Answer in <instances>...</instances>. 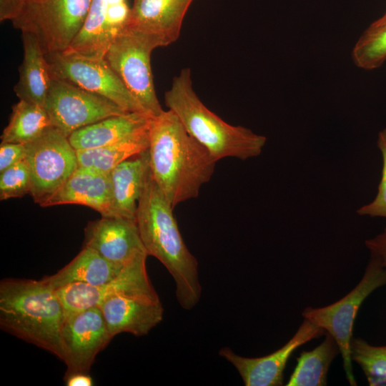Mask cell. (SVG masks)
Returning a JSON list of instances; mask_svg holds the SVG:
<instances>
[{
	"label": "cell",
	"instance_id": "9a60e30c",
	"mask_svg": "<svg viewBox=\"0 0 386 386\" xmlns=\"http://www.w3.org/2000/svg\"><path fill=\"white\" fill-rule=\"evenodd\" d=\"M194 0H134L126 28L167 46L179 37L184 16Z\"/></svg>",
	"mask_w": 386,
	"mask_h": 386
},
{
	"label": "cell",
	"instance_id": "52a82bcc",
	"mask_svg": "<svg viewBox=\"0 0 386 386\" xmlns=\"http://www.w3.org/2000/svg\"><path fill=\"white\" fill-rule=\"evenodd\" d=\"M44 54L52 78L102 96L127 112L151 117L105 59L82 55L69 49Z\"/></svg>",
	"mask_w": 386,
	"mask_h": 386
},
{
	"label": "cell",
	"instance_id": "5bb4252c",
	"mask_svg": "<svg viewBox=\"0 0 386 386\" xmlns=\"http://www.w3.org/2000/svg\"><path fill=\"white\" fill-rule=\"evenodd\" d=\"M84 246L94 249L119 267H125L147 254L136 220L123 217H102L89 222L84 228Z\"/></svg>",
	"mask_w": 386,
	"mask_h": 386
},
{
	"label": "cell",
	"instance_id": "8992f818",
	"mask_svg": "<svg viewBox=\"0 0 386 386\" xmlns=\"http://www.w3.org/2000/svg\"><path fill=\"white\" fill-rule=\"evenodd\" d=\"M91 0H26L13 26L33 34L44 54L69 48L81 29Z\"/></svg>",
	"mask_w": 386,
	"mask_h": 386
},
{
	"label": "cell",
	"instance_id": "d6986e66",
	"mask_svg": "<svg viewBox=\"0 0 386 386\" xmlns=\"http://www.w3.org/2000/svg\"><path fill=\"white\" fill-rule=\"evenodd\" d=\"M151 119L134 112L112 116L76 130L68 139L76 150L100 147L144 131Z\"/></svg>",
	"mask_w": 386,
	"mask_h": 386
},
{
	"label": "cell",
	"instance_id": "6da1fadb",
	"mask_svg": "<svg viewBox=\"0 0 386 386\" xmlns=\"http://www.w3.org/2000/svg\"><path fill=\"white\" fill-rule=\"evenodd\" d=\"M149 137L152 176L172 207L196 198L217 161L169 109L151 119Z\"/></svg>",
	"mask_w": 386,
	"mask_h": 386
},
{
	"label": "cell",
	"instance_id": "836d02e7",
	"mask_svg": "<svg viewBox=\"0 0 386 386\" xmlns=\"http://www.w3.org/2000/svg\"><path fill=\"white\" fill-rule=\"evenodd\" d=\"M372 23L377 25L385 24L386 23V11L383 16H382L380 19H377Z\"/></svg>",
	"mask_w": 386,
	"mask_h": 386
},
{
	"label": "cell",
	"instance_id": "44dd1931",
	"mask_svg": "<svg viewBox=\"0 0 386 386\" xmlns=\"http://www.w3.org/2000/svg\"><path fill=\"white\" fill-rule=\"evenodd\" d=\"M125 267L115 265L94 249L83 246L71 262L43 279L54 290L71 283L99 286L116 278Z\"/></svg>",
	"mask_w": 386,
	"mask_h": 386
},
{
	"label": "cell",
	"instance_id": "2e32d148",
	"mask_svg": "<svg viewBox=\"0 0 386 386\" xmlns=\"http://www.w3.org/2000/svg\"><path fill=\"white\" fill-rule=\"evenodd\" d=\"M61 204L84 205L102 217H118L114 208L110 172L78 167L43 207Z\"/></svg>",
	"mask_w": 386,
	"mask_h": 386
},
{
	"label": "cell",
	"instance_id": "1f68e13d",
	"mask_svg": "<svg viewBox=\"0 0 386 386\" xmlns=\"http://www.w3.org/2000/svg\"><path fill=\"white\" fill-rule=\"evenodd\" d=\"M26 0H0V20L13 21L21 12Z\"/></svg>",
	"mask_w": 386,
	"mask_h": 386
},
{
	"label": "cell",
	"instance_id": "f546056e",
	"mask_svg": "<svg viewBox=\"0 0 386 386\" xmlns=\"http://www.w3.org/2000/svg\"><path fill=\"white\" fill-rule=\"evenodd\" d=\"M26 157V144L1 142L0 145V172L25 159Z\"/></svg>",
	"mask_w": 386,
	"mask_h": 386
},
{
	"label": "cell",
	"instance_id": "3957f363",
	"mask_svg": "<svg viewBox=\"0 0 386 386\" xmlns=\"http://www.w3.org/2000/svg\"><path fill=\"white\" fill-rule=\"evenodd\" d=\"M63 306L43 278H6L0 282V327L64 362Z\"/></svg>",
	"mask_w": 386,
	"mask_h": 386
},
{
	"label": "cell",
	"instance_id": "603a6c76",
	"mask_svg": "<svg viewBox=\"0 0 386 386\" xmlns=\"http://www.w3.org/2000/svg\"><path fill=\"white\" fill-rule=\"evenodd\" d=\"M112 42L107 19L106 1L91 0L85 21L69 49L82 55L104 59Z\"/></svg>",
	"mask_w": 386,
	"mask_h": 386
},
{
	"label": "cell",
	"instance_id": "277c9868",
	"mask_svg": "<svg viewBox=\"0 0 386 386\" xmlns=\"http://www.w3.org/2000/svg\"><path fill=\"white\" fill-rule=\"evenodd\" d=\"M164 100L187 132L217 162L225 157L246 160L262 153L267 138L246 127L231 125L209 110L195 93L189 69L174 78Z\"/></svg>",
	"mask_w": 386,
	"mask_h": 386
},
{
	"label": "cell",
	"instance_id": "5b68a950",
	"mask_svg": "<svg viewBox=\"0 0 386 386\" xmlns=\"http://www.w3.org/2000/svg\"><path fill=\"white\" fill-rule=\"evenodd\" d=\"M386 284V269L380 259L371 256L361 280L347 295L330 305L305 308L304 319L323 329L335 340L350 385H357L352 371L350 342L357 312L364 300L376 289Z\"/></svg>",
	"mask_w": 386,
	"mask_h": 386
},
{
	"label": "cell",
	"instance_id": "e0dca14e",
	"mask_svg": "<svg viewBox=\"0 0 386 386\" xmlns=\"http://www.w3.org/2000/svg\"><path fill=\"white\" fill-rule=\"evenodd\" d=\"M99 307L112 338L123 332L146 335L162 322L164 314L159 299L132 295L109 297Z\"/></svg>",
	"mask_w": 386,
	"mask_h": 386
},
{
	"label": "cell",
	"instance_id": "4316f807",
	"mask_svg": "<svg viewBox=\"0 0 386 386\" xmlns=\"http://www.w3.org/2000/svg\"><path fill=\"white\" fill-rule=\"evenodd\" d=\"M350 352L352 360L361 367L369 385L386 386V345H371L352 337Z\"/></svg>",
	"mask_w": 386,
	"mask_h": 386
},
{
	"label": "cell",
	"instance_id": "30bf717a",
	"mask_svg": "<svg viewBox=\"0 0 386 386\" xmlns=\"http://www.w3.org/2000/svg\"><path fill=\"white\" fill-rule=\"evenodd\" d=\"M44 107L53 127L66 137L103 119L127 113L102 96L56 78L51 79Z\"/></svg>",
	"mask_w": 386,
	"mask_h": 386
},
{
	"label": "cell",
	"instance_id": "d4e9b609",
	"mask_svg": "<svg viewBox=\"0 0 386 386\" xmlns=\"http://www.w3.org/2000/svg\"><path fill=\"white\" fill-rule=\"evenodd\" d=\"M340 352L335 339L326 333L322 342L310 351H302L291 375L287 386H323L327 385V372Z\"/></svg>",
	"mask_w": 386,
	"mask_h": 386
},
{
	"label": "cell",
	"instance_id": "4fadbf2b",
	"mask_svg": "<svg viewBox=\"0 0 386 386\" xmlns=\"http://www.w3.org/2000/svg\"><path fill=\"white\" fill-rule=\"evenodd\" d=\"M326 332L304 319L295 335L281 348L260 357H245L223 347L219 355L232 363L246 386H279L283 383V372L295 350L312 339L325 335Z\"/></svg>",
	"mask_w": 386,
	"mask_h": 386
},
{
	"label": "cell",
	"instance_id": "ac0fdd59",
	"mask_svg": "<svg viewBox=\"0 0 386 386\" xmlns=\"http://www.w3.org/2000/svg\"><path fill=\"white\" fill-rule=\"evenodd\" d=\"M148 149L110 172L113 204L118 217L136 220V213L149 171Z\"/></svg>",
	"mask_w": 386,
	"mask_h": 386
},
{
	"label": "cell",
	"instance_id": "f1b7e54d",
	"mask_svg": "<svg viewBox=\"0 0 386 386\" xmlns=\"http://www.w3.org/2000/svg\"><path fill=\"white\" fill-rule=\"evenodd\" d=\"M377 145L382 157V174L378 192L373 201L361 207L357 210V213L361 216L386 218V129L379 132Z\"/></svg>",
	"mask_w": 386,
	"mask_h": 386
},
{
	"label": "cell",
	"instance_id": "cb8c5ba5",
	"mask_svg": "<svg viewBox=\"0 0 386 386\" xmlns=\"http://www.w3.org/2000/svg\"><path fill=\"white\" fill-rule=\"evenodd\" d=\"M54 127L42 106L19 99L13 106L9 123L1 136V142L27 144Z\"/></svg>",
	"mask_w": 386,
	"mask_h": 386
},
{
	"label": "cell",
	"instance_id": "9c48e42d",
	"mask_svg": "<svg viewBox=\"0 0 386 386\" xmlns=\"http://www.w3.org/2000/svg\"><path fill=\"white\" fill-rule=\"evenodd\" d=\"M26 147L25 159L31 175L29 194L43 207L78 168L76 150L54 127L26 144Z\"/></svg>",
	"mask_w": 386,
	"mask_h": 386
},
{
	"label": "cell",
	"instance_id": "83f0119b",
	"mask_svg": "<svg viewBox=\"0 0 386 386\" xmlns=\"http://www.w3.org/2000/svg\"><path fill=\"white\" fill-rule=\"evenodd\" d=\"M31 175L24 159L0 172V199L19 198L30 193Z\"/></svg>",
	"mask_w": 386,
	"mask_h": 386
},
{
	"label": "cell",
	"instance_id": "8fae6325",
	"mask_svg": "<svg viewBox=\"0 0 386 386\" xmlns=\"http://www.w3.org/2000/svg\"><path fill=\"white\" fill-rule=\"evenodd\" d=\"M144 254L127 265L112 281L99 286L71 283L55 290L63 306L64 316L94 307L117 295L159 299L149 278Z\"/></svg>",
	"mask_w": 386,
	"mask_h": 386
},
{
	"label": "cell",
	"instance_id": "ba28073f",
	"mask_svg": "<svg viewBox=\"0 0 386 386\" xmlns=\"http://www.w3.org/2000/svg\"><path fill=\"white\" fill-rule=\"evenodd\" d=\"M157 47L151 37L125 28L104 58L152 118L164 111L156 95L150 64L151 54Z\"/></svg>",
	"mask_w": 386,
	"mask_h": 386
},
{
	"label": "cell",
	"instance_id": "ffe728a7",
	"mask_svg": "<svg viewBox=\"0 0 386 386\" xmlns=\"http://www.w3.org/2000/svg\"><path fill=\"white\" fill-rule=\"evenodd\" d=\"M21 33L24 57L14 91L19 99L44 107L52 76L36 36L29 32Z\"/></svg>",
	"mask_w": 386,
	"mask_h": 386
},
{
	"label": "cell",
	"instance_id": "7a4b0ae2",
	"mask_svg": "<svg viewBox=\"0 0 386 386\" xmlns=\"http://www.w3.org/2000/svg\"><path fill=\"white\" fill-rule=\"evenodd\" d=\"M173 209L149 169L136 213L139 235L148 255L157 258L172 276L179 305L191 310L202 292L198 262L182 239Z\"/></svg>",
	"mask_w": 386,
	"mask_h": 386
},
{
	"label": "cell",
	"instance_id": "484cf974",
	"mask_svg": "<svg viewBox=\"0 0 386 386\" xmlns=\"http://www.w3.org/2000/svg\"><path fill=\"white\" fill-rule=\"evenodd\" d=\"M351 56L360 69L369 71L380 67L386 61V23H372L355 43Z\"/></svg>",
	"mask_w": 386,
	"mask_h": 386
},
{
	"label": "cell",
	"instance_id": "d6a6232c",
	"mask_svg": "<svg viewBox=\"0 0 386 386\" xmlns=\"http://www.w3.org/2000/svg\"><path fill=\"white\" fill-rule=\"evenodd\" d=\"M66 386H92L94 381L89 373H75L64 377Z\"/></svg>",
	"mask_w": 386,
	"mask_h": 386
},
{
	"label": "cell",
	"instance_id": "7402d4cb",
	"mask_svg": "<svg viewBox=\"0 0 386 386\" xmlns=\"http://www.w3.org/2000/svg\"><path fill=\"white\" fill-rule=\"evenodd\" d=\"M149 125L144 131L111 144L76 150L79 167L110 172L122 162L149 148Z\"/></svg>",
	"mask_w": 386,
	"mask_h": 386
},
{
	"label": "cell",
	"instance_id": "7c38bea8",
	"mask_svg": "<svg viewBox=\"0 0 386 386\" xmlns=\"http://www.w3.org/2000/svg\"><path fill=\"white\" fill-rule=\"evenodd\" d=\"M61 337L66 366L64 377L89 373L96 355L112 339L99 307L65 315Z\"/></svg>",
	"mask_w": 386,
	"mask_h": 386
},
{
	"label": "cell",
	"instance_id": "4dcf8cb0",
	"mask_svg": "<svg viewBox=\"0 0 386 386\" xmlns=\"http://www.w3.org/2000/svg\"><path fill=\"white\" fill-rule=\"evenodd\" d=\"M365 243L371 256L379 258L386 269V227L382 233L367 239Z\"/></svg>",
	"mask_w": 386,
	"mask_h": 386
}]
</instances>
